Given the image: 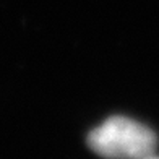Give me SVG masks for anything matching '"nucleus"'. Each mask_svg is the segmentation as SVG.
I'll return each instance as SVG.
<instances>
[{
  "instance_id": "nucleus-1",
  "label": "nucleus",
  "mask_w": 159,
  "mask_h": 159,
  "mask_svg": "<svg viewBox=\"0 0 159 159\" xmlns=\"http://www.w3.org/2000/svg\"><path fill=\"white\" fill-rule=\"evenodd\" d=\"M86 143L106 159H144L153 156L157 138L153 130L143 124L115 115L93 130Z\"/></svg>"
},
{
  "instance_id": "nucleus-2",
  "label": "nucleus",
  "mask_w": 159,
  "mask_h": 159,
  "mask_svg": "<svg viewBox=\"0 0 159 159\" xmlns=\"http://www.w3.org/2000/svg\"><path fill=\"white\" fill-rule=\"evenodd\" d=\"M144 159H159V157H156V156H148V157H144Z\"/></svg>"
}]
</instances>
